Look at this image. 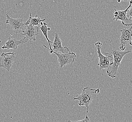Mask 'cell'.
Wrapping results in <instances>:
<instances>
[{"label": "cell", "instance_id": "1", "mask_svg": "<svg viewBox=\"0 0 132 122\" xmlns=\"http://www.w3.org/2000/svg\"><path fill=\"white\" fill-rule=\"evenodd\" d=\"M100 93L99 88L94 89L88 87L84 88L82 89V92L80 94H77L76 97H74V100H78V105L80 106H85L87 108L86 113H88L89 105L92 103L93 101L95 100L97 94Z\"/></svg>", "mask_w": 132, "mask_h": 122}, {"label": "cell", "instance_id": "2", "mask_svg": "<svg viewBox=\"0 0 132 122\" xmlns=\"http://www.w3.org/2000/svg\"><path fill=\"white\" fill-rule=\"evenodd\" d=\"M112 54L113 56V63L107 69L106 72L109 76L111 78L116 77V75L119 66L125 56L127 54L132 53V50L118 51L112 50Z\"/></svg>", "mask_w": 132, "mask_h": 122}, {"label": "cell", "instance_id": "3", "mask_svg": "<svg viewBox=\"0 0 132 122\" xmlns=\"http://www.w3.org/2000/svg\"><path fill=\"white\" fill-rule=\"evenodd\" d=\"M95 46L97 49L98 56L99 58V63L98 65L100 67V69H107L113 63V56L112 54L108 53H105V55H103L101 52V47L102 43L100 41H98L95 43Z\"/></svg>", "mask_w": 132, "mask_h": 122}, {"label": "cell", "instance_id": "4", "mask_svg": "<svg viewBox=\"0 0 132 122\" xmlns=\"http://www.w3.org/2000/svg\"><path fill=\"white\" fill-rule=\"evenodd\" d=\"M119 49L124 51L127 45L132 46V25L129 28H123L120 30Z\"/></svg>", "mask_w": 132, "mask_h": 122}, {"label": "cell", "instance_id": "5", "mask_svg": "<svg viewBox=\"0 0 132 122\" xmlns=\"http://www.w3.org/2000/svg\"><path fill=\"white\" fill-rule=\"evenodd\" d=\"M52 54H54L57 56L60 69L66 65L72 64L74 63L75 59L76 57L75 53L70 52V51L66 53H59L52 52Z\"/></svg>", "mask_w": 132, "mask_h": 122}, {"label": "cell", "instance_id": "6", "mask_svg": "<svg viewBox=\"0 0 132 122\" xmlns=\"http://www.w3.org/2000/svg\"><path fill=\"white\" fill-rule=\"evenodd\" d=\"M6 24H9L11 28L14 32L16 34L21 33L22 31L26 27L25 24L23 23V19H13L10 17L8 13L6 14Z\"/></svg>", "mask_w": 132, "mask_h": 122}, {"label": "cell", "instance_id": "7", "mask_svg": "<svg viewBox=\"0 0 132 122\" xmlns=\"http://www.w3.org/2000/svg\"><path fill=\"white\" fill-rule=\"evenodd\" d=\"M15 53H3L0 56V67H3L10 72L11 67L15 62Z\"/></svg>", "mask_w": 132, "mask_h": 122}, {"label": "cell", "instance_id": "8", "mask_svg": "<svg viewBox=\"0 0 132 122\" xmlns=\"http://www.w3.org/2000/svg\"><path fill=\"white\" fill-rule=\"evenodd\" d=\"M25 27V29L23 30L21 32H22V35L27 40L35 41L36 36L39 34L40 27L34 26L31 24H29L26 25Z\"/></svg>", "mask_w": 132, "mask_h": 122}, {"label": "cell", "instance_id": "9", "mask_svg": "<svg viewBox=\"0 0 132 122\" xmlns=\"http://www.w3.org/2000/svg\"><path fill=\"white\" fill-rule=\"evenodd\" d=\"M130 5H131V3H130L129 5L128 6V7L124 11H119L113 8V10L114 11V18L113 19V20L115 21H118V20L121 21L122 24L126 27L132 26V21L129 20V19H127V11L128 10V8H129Z\"/></svg>", "mask_w": 132, "mask_h": 122}, {"label": "cell", "instance_id": "10", "mask_svg": "<svg viewBox=\"0 0 132 122\" xmlns=\"http://www.w3.org/2000/svg\"><path fill=\"white\" fill-rule=\"evenodd\" d=\"M52 48L51 50H49L50 53L52 54V52L56 53L61 52L62 53H66L70 51L67 47H63L62 42L59 35L56 32L54 41L52 42Z\"/></svg>", "mask_w": 132, "mask_h": 122}, {"label": "cell", "instance_id": "11", "mask_svg": "<svg viewBox=\"0 0 132 122\" xmlns=\"http://www.w3.org/2000/svg\"><path fill=\"white\" fill-rule=\"evenodd\" d=\"M28 41V40L25 37L20 40H18L16 39L9 38L8 39V41L5 43L4 45L2 47V48L7 49L8 50L10 49L16 50L18 47L19 45L23 44L24 43H27Z\"/></svg>", "mask_w": 132, "mask_h": 122}, {"label": "cell", "instance_id": "12", "mask_svg": "<svg viewBox=\"0 0 132 122\" xmlns=\"http://www.w3.org/2000/svg\"><path fill=\"white\" fill-rule=\"evenodd\" d=\"M40 29L42 31V34L43 35L45 36V37L46 38V40L48 41V45L50 46V48H48L46 46L44 45H43V46L45 47L46 48H47L48 50H51V46L50 45V43H52L53 42H52L51 41H50V40H49L48 38V34H47V33H48V30H50L51 28L48 27L47 26V24L46 23H43V22H41L40 23Z\"/></svg>", "mask_w": 132, "mask_h": 122}, {"label": "cell", "instance_id": "13", "mask_svg": "<svg viewBox=\"0 0 132 122\" xmlns=\"http://www.w3.org/2000/svg\"><path fill=\"white\" fill-rule=\"evenodd\" d=\"M46 20V19H40V18L36 15L35 18H32V14L31 13H30V17L29 18L28 20L27 21V22L25 23V25H27L28 24H31L34 26H37V27H40V23L41 22H43Z\"/></svg>", "mask_w": 132, "mask_h": 122}, {"label": "cell", "instance_id": "14", "mask_svg": "<svg viewBox=\"0 0 132 122\" xmlns=\"http://www.w3.org/2000/svg\"><path fill=\"white\" fill-rule=\"evenodd\" d=\"M130 3H131V5L127 11V19L132 21V0L130 1Z\"/></svg>", "mask_w": 132, "mask_h": 122}, {"label": "cell", "instance_id": "15", "mask_svg": "<svg viewBox=\"0 0 132 122\" xmlns=\"http://www.w3.org/2000/svg\"><path fill=\"white\" fill-rule=\"evenodd\" d=\"M88 113H87L86 117H85V118L84 119L81 120H77V121H75L74 122H89V118L87 116Z\"/></svg>", "mask_w": 132, "mask_h": 122}, {"label": "cell", "instance_id": "16", "mask_svg": "<svg viewBox=\"0 0 132 122\" xmlns=\"http://www.w3.org/2000/svg\"><path fill=\"white\" fill-rule=\"evenodd\" d=\"M131 0H117V2L119 3H120L122 1H124V2H128V1H130Z\"/></svg>", "mask_w": 132, "mask_h": 122}]
</instances>
